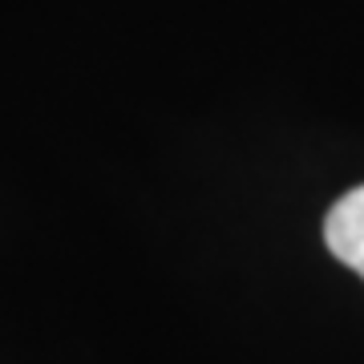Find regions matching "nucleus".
<instances>
[{"mask_svg":"<svg viewBox=\"0 0 364 364\" xmlns=\"http://www.w3.org/2000/svg\"><path fill=\"white\" fill-rule=\"evenodd\" d=\"M324 243L344 267L364 279V186L340 195L324 215Z\"/></svg>","mask_w":364,"mask_h":364,"instance_id":"obj_1","label":"nucleus"}]
</instances>
